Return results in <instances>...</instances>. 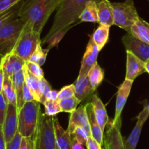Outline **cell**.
Listing matches in <instances>:
<instances>
[{
	"label": "cell",
	"instance_id": "obj_1",
	"mask_svg": "<svg viewBox=\"0 0 149 149\" xmlns=\"http://www.w3.org/2000/svg\"><path fill=\"white\" fill-rule=\"evenodd\" d=\"M61 0H23L18 18L41 34L51 14L57 9Z\"/></svg>",
	"mask_w": 149,
	"mask_h": 149
},
{
	"label": "cell",
	"instance_id": "obj_2",
	"mask_svg": "<svg viewBox=\"0 0 149 149\" xmlns=\"http://www.w3.org/2000/svg\"><path fill=\"white\" fill-rule=\"evenodd\" d=\"M91 0H61L56 9L54 24L42 42L59 31L67 32L72 25L79 18L86 5ZM98 3L101 0H92Z\"/></svg>",
	"mask_w": 149,
	"mask_h": 149
},
{
	"label": "cell",
	"instance_id": "obj_3",
	"mask_svg": "<svg viewBox=\"0 0 149 149\" xmlns=\"http://www.w3.org/2000/svg\"><path fill=\"white\" fill-rule=\"evenodd\" d=\"M40 104L39 102L33 100L25 102L18 110V132L23 137H32L35 132L42 114Z\"/></svg>",
	"mask_w": 149,
	"mask_h": 149
},
{
	"label": "cell",
	"instance_id": "obj_4",
	"mask_svg": "<svg viewBox=\"0 0 149 149\" xmlns=\"http://www.w3.org/2000/svg\"><path fill=\"white\" fill-rule=\"evenodd\" d=\"M33 149H57L54 117L42 114L33 134Z\"/></svg>",
	"mask_w": 149,
	"mask_h": 149
},
{
	"label": "cell",
	"instance_id": "obj_5",
	"mask_svg": "<svg viewBox=\"0 0 149 149\" xmlns=\"http://www.w3.org/2000/svg\"><path fill=\"white\" fill-rule=\"evenodd\" d=\"M112 7L113 10V25L130 34L132 26L140 18L134 2L126 0L123 2H112Z\"/></svg>",
	"mask_w": 149,
	"mask_h": 149
},
{
	"label": "cell",
	"instance_id": "obj_6",
	"mask_svg": "<svg viewBox=\"0 0 149 149\" xmlns=\"http://www.w3.org/2000/svg\"><path fill=\"white\" fill-rule=\"evenodd\" d=\"M40 43H41L40 34H37L31 26L25 23V26L11 53L18 56L27 62L30 56Z\"/></svg>",
	"mask_w": 149,
	"mask_h": 149
},
{
	"label": "cell",
	"instance_id": "obj_7",
	"mask_svg": "<svg viewBox=\"0 0 149 149\" xmlns=\"http://www.w3.org/2000/svg\"><path fill=\"white\" fill-rule=\"evenodd\" d=\"M24 26L25 22L18 18L0 28V56L12 52Z\"/></svg>",
	"mask_w": 149,
	"mask_h": 149
},
{
	"label": "cell",
	"instance_id": "obj_8",
	"mask_svg": "<svg viewBox=\"0 0 149 149\" xmlns=\"http://www.w3.org/2000/svg\"><path fill=\"white\" fill-rule=\"evenodd\" d=\"M121 124L112 121L107 123L103 136L104 149H125V143L121 132Z\"/></svg>",
	"mask_w": 149,
	"mask_h": 149
},
{
	"label": "cell",
	"instance_id": "obj_9",
	"mask_svg": "<svg viewBox=\"0 0 149 149\" xmlns=\"http://www.w3.org/2000/svg\"><path fill=\"white\" fill-rule=\"evenodd\" d=\"M122 42L126 50L132 53L140 60L146 62L149 59V45L127 33L122 37Z\"/></svg>",
	"mask_w": 149,
	"mask_h": 149
},
{
	"label": "cell",
	"instance_id": "obj_10",
	"mask_svg": "<svg viewBox=\"0 0 149 149\" xmlns=\"http://www.w3.org/2000/svg\"><path fill=\"white\" fill-rule=\"evenodd\" d=\"M18 110L14 104H8V110L2 124V132L6 143L10 141L18 132Z\"/></svg>",
	"mask_w": 149,
	"mask_h": 149
},
{
	"label": "cell",
	"instance_id": "obj_11",
	"mask_svg": "<svg viewBox=\"0 0 149 149\" xmlns=\"http://www.w3.org/2000/svg\"><path fill=\"white\" fill-rule=\"evenodd\" d=\"M76 127H79L84 129L88 134V136L91 137L86 105H81V107L77 108L76 110L70 113L69 125L67 130V132L70 135L72 133Z\"/></svg>",
	"mask_w": 149,
	"mask_h": 149
},
{
	"label": "cell",
	"instance_id": "obj_12",
	"mask_svg": "<svg viewBox=\"0 0 149 149\" xmlns=\"http://www.w3.org/2000/svg\"><path fill=\"white\" fill-rule=\"evenodd\" d=\"M149 117V105L144 104L143 109L137 116V121L131 134L125 143V149H135L140 139L142 129Z\"/></svg>",
	"mask_w": 149,
	"mask_h": 149
},
{
	"label": "cell",
	"instance_id": "obj_13",
	"mask_svg": "<svg viewBox=\"0 0 149 149\" xmlns=\"http://www.w3.org/2000/svg\"><path fill=\"white\" fill-rule=\"evenodd\" d=\"M134 81L125 79L118 88L116 102L115 117L113 120L115 124H121V113L127 101Z\"/></svg>",
	"mask_w": 149,
	"mask_h": 149
},
{
	"label": "cell",
	"instance_id": "obj_14",
	"mask_svg": "<svg viewBox=\"0 0 149 149\" xmlns=\"http://www.w3.org/2000/svg\"><path fill=\"white\" fill-rule=\"evenodd\" d=\"M26 61L18 56L10 53L3 56L0 61V67H2L5 76L11 78L15 73L21 71L26 65Z\"/></svg>",
	"mask_w": 149,
	"mask_h": 149
},
{
	"label": "cell",
	"instance_id": "obj_15",
	"mask_svg": "<svg viewBox=\"0 0 149 149\" xmlns=\"http://www.w3.org/2000/svg\"><path fill=\"white\" fill-rule=\"evenodd\" d=\"M99 53L100 51L93 40L92 36L90 35L89 40L87 44L85 54L81 61L79 74H88L91 67L97 63Z\"/></svg>",
	"mask_w": 149,
	"mask_h": 149
},
{
	"label": "cell",
	"instance_id": "obj_16",
	"mask_svg": "<svg viewBox=\"0 0 149 149\" xmlns=\"http://www.w3.org/2000/svg\"><path fill=\"white\" fill-rule=\"evenodd\" d=\"M146 72L145 62L130 51H127V70L125 79L134 81L139 75Z\"/></svg>",
	"mask_w": 149,
	"mask_h": 149
},
{
	"label": "cell",
	"instance_id": "obj_17",
	"mask_svg": "<svg viewBox=\"0 0 149 149\" xmlns=\"http://www.w3.org/2000/svg\"><path fill=\"white\" fill-rule=\"evenodd\" d=\"M99 24L111 26L113 25V10L109 0H101L97 3Z\"/></svg>",
	"mask_w": 149,
	"mask_h": 149
},
{
	"label": "cell",
	"instance_id": "obj_18",
	"mask_svg": "<svg viewBox=\"0 0 149 149\" xmlns=\"http://www.w3.org/2000/svg\"><path fill=\"white\" fill-rule=\"evenodd\" d=\"M91 103L92 104L94 115L97 118V122L100 124L102 130L104 132L106 126L108 123V116H107L105 106L96 94L91 96Z\"/></svg>",
	"mask_w": 149,
	"mask_h": 149
},
{
	"label": "cell",
	"instance_id": "obj_19",
	"mask_svg": "<svg viewBox=\"0 0 149 149\" xmlns=\"http://www.w3.org/2000/svg\"><path fill=\"white\" fill-rule=\"evenodd\" d=\"M86 105V108L87 115L88 118V122H89L90 130H91V137L100 145H103V136H104V132L102 130L100 124H98L95 115H94V110H93L92 104L91 102L87 103Z\"/></svg>",
	"mask_w": 149,
	"mask_h": 149
},
{
	"label": "cell",
	"instance_id": "obj_20",
	"mask_svg": "<svg viewBox=\"0 0 149 149\" xmlns=\"http://www.w3.org/2000/svg\"><path fill=\"white\" fill-rule=\"evenodd\" d=\"M14 89H15V94H16L17 104L16 107L19 110L21 107L25 104L24 100V87L25 85V75H24V71L23 69L21 71L15 73L11 77Z\"/></svg>",
	"mask_w": 149,
	"mask_h": 149
},
{
	"label": "cell",
	"instance_id": "obj_21",
	"mask_svg": "<svg viewBox=\"0 0 149 149\" xmlns=\"http://www.w3.org/2000/svg\"><path fill=\"white\" fill-rule=\"evenodd\" d=\"M75 97L81 102L93 92V89L88 81V74H79L74 84Z\"/></svg>",
	"mask_w": 149,
	"mask_h": 149
},
{
	"label": "cell",
	"instance_id": "obj_22",
	"mask_svg": "<svg viewBox=\"0 0 149 149\" xmlns=\"http://www.w3.org/2000/svg\"><path fill=\"white\" fill-rule=\"evenodd\" d=\"M55 126L56 141L58 149H72V148L71 137L67 130H64L60 125L57 118H54Z\"/></svg>",
	"mask_w": 149,
	"mask_h": 149
},
{
	"label": "cell",
	"instance_id": "obj_23",
	"mask_svg": "<svg viewBox=\"0 0 149 149\" xmlns=\"http://www.w3.org/2000/svg\"><path fill=\"white\" fill-rule=\"evenodd\" d=\"M24 75H25V84L29 88L30 91L34 97V100L39 102L42 104V95H41L40 91V80L36 78L34 75H33L28 70L26 67H24Z\"/></svg>",
	"mask_w": 149,
	"mask_h": 149
},
{
	"label": "cell",
	"instance_id": "obj_24",
	"mask_svg": "<svg viewBox=\"0 0 149 149\" xmlns=\"http://www.w3.org/2000/svg\"><path fill=\"white\" fill-rule=\"evenodd\" d=\"M130 34L149 45V24L141 18L132 26Z\"/></svg>",
	"mask_w": 149,
	"mask_h": 149
},
{
	"label": "cell",
	"instance_id": "obj_25",
	"mask_svg": "<svg viewBox=\"0 0 149 149\" xmlns=\"http://www.w3.org/2000/svg\"><path fill=\"white\" fill-rule=\"evenodd\" d=\"M78 19L83 22L99 23L97 2L92 0L87 2Z\"/></svg>",
	"mask_w": 149,
	"mask_h": 149
},
{
	"label": "cell",
	"instance_id": "obj_26",
	"mask_svg": "<svg viewBox=\"0 0 149 149\" xmlns=\"http://www.w3.org/2000/svg\"><path fill=\"white\" fill-rule=\"evenodd\" d=\"M110 26L104 25H100L94 31V32L91 34L92 39L94 43L98 48L99 51H101L109 39V31H110Z\"/></svg>",
	"mask_w": 149,
	"mask_h": 149
},
{
	"label": "cell",
	"instance_id": "obj_27",
	"mask_svg": "<svg viewBox=\"0 0 149 149\" xmlns=\"http://www.w3.org/2000/svg\"><path fill=\"white\" fill-rule=\"evenodd\" d=\"M88 78L93 91H95L104 79V72L97 62L89 70Z\"/></svg>",
	"mask_w": 149,
	"mask_h": 149
},
{
	"label": "cell",
	"instance_id": "obj_28",
	"mask_svg": "<svg viewBox=\"0 0 149 149\" xmlns=\"http://www.w3.org/2000/svg\"><path fill=\"white\" fill-rule=\"evenodd\" d=\"M2 92H3L6 100H8V104H12L16 106V94H15V89H14L13 85L12 80L10 77L5 76Z\"/></svg>",
	"mask_w": 149,
	"mask_h": 149
},
{
	"label": "cell",
	"instance_id": "obj_29",
	"mask_svg": "<svg viewBox=\"0 0 149 149\" xmlns=\"http://www.w3.org/2000/svg\"><path fill=\"white\" fill-rule=\"evenodd\" d=\"M22 1L8 9V10L0 13V28L7 23L18 18V13H19L21 5H22Z\"/></svg>",
	"mask_w": 149,
	"mask_h": 149
},
{
	"label": "cell",
	"instance_id": "obj_30",
	"mask_svg": "<svg viewBox=\"0 0 149 149\" xmlns=\"http://www.w3.org/2000/svg\"><path fill=\"white\" fill-rule=\"evenodd\" d=\"M48 50H43L41 46V43L37 45V48L35 51L32 53L29 57V59L28 61L31 63H35V64H38L41 67L43 65L44 63L46 61L47 54H48Z\"/></svg>",
	"mask_w": 149,
	"mask_h": 149
},
{
	"label": "cell",
	"instance_id": "obj_31",
	"mask_svg": "<svg viewBox=\"0 0 149 149\" xmlns=\"http://www.w3.org/2000/svg\"><path fill=\"white\" fill-rule=\"evenodd\" d=\"M80 102H81L76 98L75 96L58 101V104L61 107V112H66V113H70L76 110L77 107L80 104Z\"/></svg>",
	"mask_w": 149,
	"mask_h": 149
},
{
	"label": "cell",
	"instance_id": "obj_32",
	"mask_svg": "<svg viewBox=\"0 0 149 149\" xmlns=\"http://www.w3.org/2000/svg\"><path fill=\"white\" fill-rule=\"evenodd\" d=\"M42 104L45 107V114L48 116L54 117L61 113V110L58 101H48L45 100Z\"/></svg>",
	"mask_w": 149,
	"mask_h": 149
},
{
	"label": "cell",
	"instance_id": "obj_33",
	"mask_svg": "<svg viewBox=\"0 0 149 149\" xmlns=\"http://www.w3.org/2000/svg\"><path fill=\"white\" fill-rule=\"evenodd\" d=\"M70 137H71V138L75 139V140H78V142H80L84 146H86L87 141H88V138L90 137L88 134H87L86 132L84 129L79 127H75L72 133L70 134Z\"/></svg>",
	"mask_w": 149,
	"mask_h": 149
},
{
	"label": "cell",
	"instance_id": "obj_34",
	"mask_svg": "<svg viewBox=\"0 0 149 149\" xmlns=\"http://www.w3.org/2000/svg\"><path fill=\"white\" fill-rule=\"evenodd\" d=\"M75 95V87L74 84H70V85L65 86L63 87L59 91L58 94V99L57 101H61L62 100L70 98Z\"/></svg>",
	"mask_w": 149,
	"mask_h": 149
},
{
	"label": "cell",
	"instance_id": "obj_35",
	"mask_svg": "<svg viewBox=\"0 0 149 149\" xmlns=\"http://www.w3.org/2000/svg\"><path fill=\"white\" fill-rule=\"evenodd\" d=\"M26 67L27 70L33 74L36 78L38 79L41 80L44 78V72L43 70H42L41 67L38 64H35V63H31L29 61H27L26 63Z\"/></svg>",
	"mask_w": 149,
	"mask_h": 149
},
{
	"label": "cell",
	"instance_id": "obj_36",
	"mask_svg": "<svg viewBox=\"0 0 149 149\" xmlns=\"http://www.w3.org/2000/svg\"><path fill=\"white\" fill-rule=\"evenodd\" d=\"M8 102L3 92L0 93V127L2 128L8 110Z\"/></svg>",
	"mask_w": 149,
	"mask_h": 149
},
{
	"label": "cell",
	"instance_id": "obj_37",
	"mask_svg": "<svg viewBox=\"0 0 149 149\" xmlns=\"http://www.w3.org/2000/svg\"><path fill=\"white\" fill-rule=\"evenodd\" d=\"M22 137L21 134L18 132H17L13 138L10 142L7 143L6 149H20Z\"/></svg>",
	"mask_w": 149,
	"mask_h": 149
},
{
	"label": "cell",
	"instance_id": "obj_38",
	"mask_svg": "<svg viewBox=\"0 0 149 149\" xmlns=\"http://www.w3.org/2000/svg\"><path fill=\"white\" fill-rule=\"evenodd\" d=\"M52 88H51V85L48 84V82L45 80V78L40 80V91L41 95H42V104L45 101V96H46V94Z\"/></svg>",
	"mask_w": 149,
	"mask_h": 149
},
{
	"label": "cell",
	"instance_id": "obj_39",
	"mask_svg": "<svg viewBox=\"0 0 149 149\" xmlns=\"http://www.w3.org/2000/svg\"><path fill=\"white\" fill-rule=\"evenodd\" d=\"M22 0H0V13L21 2Z\"/></svg>",
	"mask_w": 149,
	"mask_h": 149
},
{
	"label": "cell",
	"instance_id": "obj_40",
	"mask_svg": "<svg viewBox=\"0 0 149 149\" xmlns=\"http://www.w3.org/2000/svg\"><path fill=\"white\" fill-rule=\"evenodd\" d=\"M20 149H33L32 137H22Z\"/></svg>",
	"mask_w": 149,
	"mask_h": 149
},
{
	"label": "cell",
	"instance_id": "obj_41",
	"mask_svg": "<svg viewBox=\"0 0 149 149\" xmlns=\"http://www.w3.org/2000/svg\"><path fill=\"white\" fill-rule=\"evenodd\" d=\"M23 95H24V100L25 102H31L34 100L32 94H31V92L30 91L28 86L26 85V84L24 87V94H23Z\"/></svg>",
	"mask_w": 149,
	"mask_h": 149
},
{
	"label": "cell",
	"instance_id": "obj_42",
	"mask_svg": "<svg viewBox=\"0 0 149 149\" xmlns=\"http://www.w3.org/2000/svg\"><path fill=\"white\" fill-rule=\"evenodd\" d=\"M87 149H102V146L93 138L90 137L86 143Z\"/></svg>",
	"mask_w": 149,
	"mask_h": 149
},
{
	"label": "cell",
	"instance_id": "obj_43",
	"mask_svg": "<svg viewBox=\"0 0 149 149\" xmlns=\"http://www.w3.org/2000/svg\"><path fill=\"white\" fill-rule=\"evenodd\" d=\"M58 94V91L51 89V91H48V94L45 96V100H48V101H57Z\"/></svg>",
	"mask_w": 149,
	"mask_h": 149
},
{
	"label": "cell",
	"instance_id": "obj_44",
	"mask_svg": "<svg viewBox=\"0 0 149 149\" xmlns=\"http://www.w3.org/2000/svg\"><path fill=\"white\" fill-rule=\"evenodd\" d=\"M72 140V149H85L84 146L74 138H71Z\"/></svg>",
	"mask_w": 149,
	"mask_h": 149
},
{
	"label": "cell",
	"instance_id": "obj_45",
	"mask_svg": "<svg viewBox=\"0 0 149 149\" xmlns=\"http://www.w3.org/2000/svg\"><path fill=\"white\" fill-rule=\"evenodd\" d=\"M7 143L5 141L2 129L0 128V149H6Z\"/></svg>",
	"mask_w": 149,
	"mask_h": 149
},
{
	"label": "cell",
	"instance_id": "obj_46",
	"mask_svg": "<svg viewBox=\"0 0 149 149\" xmlns=\"http://www.w3.org/2000/svg\"><path fill=\"white\" fill-rule=\"evenodd\" d=\"M4 80H5V74L2 70V67H0V93L2 92V88H3Z\"/></svg>",
	"mask_w": 149,
	"mask_h": 149
},
{
	"label": "cell",
	"instance_id": "obj_47",
	"mask_svg": "<svg viewBox=\"0 0 149 149\" xmlns=\"http://www.w3.org/2000/svg\"><path fill=\"white\" fill-rule=\"evenodd\" d=\"M145 69H146V72L149 74V59L145 62Z\"/></svg>",
	"mask_w": 149,
	"mask_h": 149
},
{
	"label": "cell",
	"instance_id": "obj_48",
	"mask_svg": "<svg viewBox=\"0 0 149 149\" xmlns=\"http://www.w3.org/2000/svg\"><path fill=\"white\" fill-rule=\"evenodd\" d=\"M1 59H2V58H1V57H0V61H1Z\"/></svg>",
	"mask_w": 149,
	"mask_h": 149
},
{
	"label": "cell",
	"instance_id": "obj_49",
	"mask_svg": "<svg viewBox=\"0 0 149 149\" xmlns=\"http://www.w3.org/2000/svg\"><path fill=\"white\" fill-rule=\"evenodd\" d=\"M0 57H1V56H0ZM1 58H2V57H1Z\"/></svg>",
	"mask_w": 149,
	"mask_h": 149
},
{
	"label": "cell",
	"instance_id": "obj_50",
	"mask_svg": "<svg viewBox=\"0 0 149 149\" xmlns=\"http://www.w3.org/2000/svg\"><path fill=\"white\" fill-rule=\"evenodd\" d=\"M57 149H58V148H57Z\"/></svg>",
	"mask_w": 149,
	"mask_h": 149
},
{
	"label": "cell",
	"instance_id": "obj_51",
	"mask_svg": "<svg viewBox=\"0 0 149 149\" xmlns=\"http://www.w3.org/2000/svg\"><path fill=\"white\" fill-rule=\"evenodd\" d=\"M0 128H1V127H0Z\"/></svg>",
	"mask_w": 149,
	"mask_h": 149
}]
</instances>
